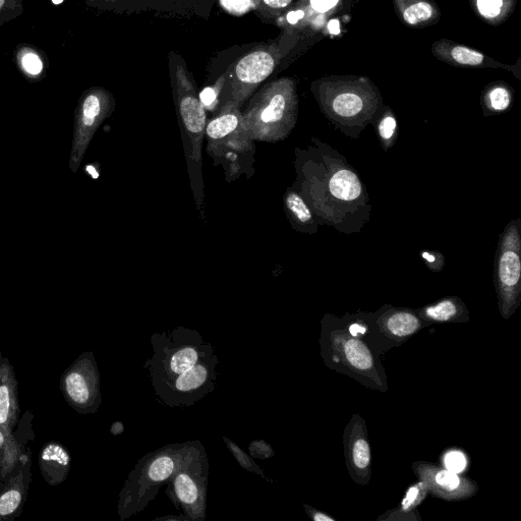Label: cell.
Segmentation results:
<instances>
[{"mask_svg": "<svg viewBox=\"0 0 521 521\" xmlns=\"http://www.w3.org/2000/svg\"><path fill=\"white\" fill-rule=\"evenodd\" d=\"M18 418L17 387L9 367L0 369V428L9 430Z\"/></svg>", "mask_w": 521, "mask_h": 521, "instance_id": "e0dca14e", "label": "cell"}, {"mask_svg": "<svg viewBox=\"0 0 521 521\" xmlns=\"http://www.w3.org/2000/svg\"><path fill=\"white\" fill-rule=\"evenodd\" d=\"M223 441L226 444L228 450L236 458L239 465L247 472L260 476L267 482H273L269 479L265 472L257 465L254 458L247 454L240 446H238L233 440H229L227 437H223Z\"/></svg>", "mask_w": 521, "mask_h": 521, "instance_id": "603a6c76", "label": "cell"}, {"mask_svg": "<svg viewBox=\"0 0 521 521\" xmlns=\"http://www.w3.org/2000/svg\"><path fill=\"white\" fill-rule=\"evenodd\" d=\"M249 452L253 458L266 460L275 456L272 446L265 440H254L249 445Z\"/></svg>", "mask_w": 521, "mask_h": 521, "instance_id": "1f68e13d", "label": "cell"}, {"mask_svg": "<svg viewBox=\"0 0 521 521\" xmlns=\"http://www.w3.org/2000/svg\"><path fill=\"white\" fill-rule=\"evenodd\" d=\"M191 444L192 441L169 444L139 459L120 494L119 515L123 521L142 512L155 499Z\"/></svg>", "mask_w": 521, "mask_h": 521, "instance_id": "277c9868", "label": "cell"}, {"mask_svg": "<svg viewBox=\"0 0 521 521\" xmlns=\"http://www.w3.org/2000/svg\"><path fill=\"white\" fill-rule=\"evenodd\" d=\"M422 258L433 271H439L443 267V257L437 253L423 252Z\"/></svg>", "mask_w": 521, "mask_h": 521, "instance_id": "836d02e7", "label": "cell"}, {"mask_svg": "<svg viewBox=\"0 0 521 521\" xmlns=\"http://www.w3.org/2000/svg\"><path fill=\"white\" fill-rule=\"evenodd\" d=\"M503 7V0H478L480 13L486 18L499 16Z\"/></svg>", "mask_w": 521, "mask_h": 521, "instance_id": "d6a6232c", "label": "cell"}, {"mask_svg": "<svg viewBox=\"0 0 521 521\" xmlns=\"http://www.w3.org/2000/svg\"><path fill=\"white\" fill-rule=\"evenodd\" d=\"M378 133L382 145H384L386 149L393 145L397 136V122L393 115L388 114L381 120L378 126Z\"/></svg>", "mask_w": 521, "mask_h": 521, "instance_id": "83f0119b", "label": "cell"}, {"mask_svg": "<svg viewBox=\"0 0 521 521\" xmlns=\"http://www.w3.org/2000/svg\"><path fill=\"white\" fill-rule=\"evenodd\" d=\"M329 191L333 197L346 202L358 200L363 188L356 173L349 168L337 170L329 182Z\"/></svg>", "mask_w": 521, "mask_h": 521, "instance_id": "ffe728a7", "label": "cell"}, {"mask_svg": "<svg viewBox=\"0 0 521 521\" xmlns=\"http://www.w3.org/2000/svg\"><path fill=\"white\" fill-rule=\"evenodd\" d=\"M115 109L113 95L103 87H91L79 99L75 110V123L70 169L77 173L88 148L102 124Z\"/></svg>", "mask_w": 521, "mask_h": 521, "instance_id": "9c48e42d", "label": "cell"}, {"mask_svg": "<svg viewBox=\"0 0 521 521\" xmlns=\"http://www.w3.org/2000/svg\"><path fill=\"white\" fill-rule=\"evenodd\" d=\"M347 470L360 485H368L372 475V453L364 419L355 415L344 432Z\"/></svg>", "mask_w": 521, "mask_h": 521, "instance_id": "5bb4252c", "label": "cell"}, {"mask_svg": "<svg viewBox=\"0 0 521 521\" xmlns=\"http://www.w3.org/2000/svg\"><path fill=\"white\" fill-rule=\"evenodd\" d=\"M520 220H514L501 236L495 261V284L503 319H509L521 301Z\"/></svg>", "mask_w": 521, "mask_h": 521, "instance_id": "ba28073f", "label": "cell"}, {"mask_svg": "<svg viewBox=\"0 0 521 521\" xmlns=\"http://www.w3.org/2000/svg\"><path fill=\"white\" fill-rule=\"evenodd\" d=\"M65 390L74 407L95 413L101 404L100 381L92 354L83 356L65 379Z\"/></svg>", "mask_w": 521, "mask_h": 521, "instance_id": "7c38bea8", "label": "cell"}, {"mask_svg": "<svg viewBox=\"0 0 521 521\" xmlns=\"http://www.w3.org/2000/svg\"><path fill=\"white\" fill-rule=\"evenodd\" d=\"M218 364L219 360L214 352L209 353L193 368L154 391L168 408H191L214 391Z\"/></svg>", "mask_w": 521, "mask_h": 521, "instance_id": "30bf717a", "label": "cell"}, {"mask_svg": "<svg viewBox=\"0 0 521 521\" xmlns=\"http://www.w3.org/2000/svg\"><path fill=\"white\" fill-rule=\"evenodd\" d=\"M205 139L207 154L214 166H221L227 184L256 172V142L250 137L243 119L242 108L227 102L208 121Z\"/></svg>", "mask_w": 521, "mask_h": 521, "instance_id": "7a4b0ae2", "label": "cell"}, {"mask_svg": "<svg viewBox=\"0 0 521 521\" xmlns=\"http://www.w3.org/2000/svg\"><path fill=\"white\" fill-rule=\"evenodd\" d=\"M417 514L414 512H403L396 509H393L392 511L388 512L386 516H382L379 519L383 520H416ZM420 518V517H419Z\"/></svg>", "mask_w": 521, "mask_h": 521, "instance_id": "e575fe53", "label": "cell"}, {"mask_svg": "<svg viewBox=\"0 0 521 521\" xmlns=\"http://www.w3.org/2000/svg\"><path fill=\"white\" fill-rule=\"evenodd\" d=\"M168 70L191 188L197 208L202 210L205 197L202 150L208 123L207 111L200 100L195 80L184 57L171 51L168 56Z\"/></svg>", "mask_w": 521, "mask_h": 521, "instance_id": "6da1fadb", "label": "cell"}, {"mask_svg": "<svg viewBox=\"0 0 521 521\" xmlns=\"http://www.w3.org/2000/svg\"><path fill=\"white\" fill-rule=\"evenodd\" d=\"M15 62L24 77L31 83L40 82L46 76V56L34 46L23 44L16 48Z\"/></svg>", "mask_w": 521, "mask_h": 521, "instance_id": "ac0fdd59", "label": "cell"}, {"mask_svg": "<svg viewBox=\"0 0 521 521\" xmlns=\"http://www.w3.org/2000/svg\"><path fill=\"white\" fill-rule=\"evenodd\" d=\"M125 432V427L122 422L114 423L110 429V433L114 436L122 435Z\"/></svg>", "mask_w": 521, "mask_h": 521, "instance_id": "b9f144b4", "label": "cell"}, {"mask_svg": "<svg viewBox=\"0 0 521 521\" xmlns=\"http://www.w3.org/2000/svg\"><path fill=\"white\" fill-rule=\"evenodd\" d=\"M307 514L314 520V521H335V519L331 516H329L327 513L322 512L320 510H317L313 507H310L309 505H304Z\"/></svg>", "mask_w": 521, "mask_h": 521, "instance_id": "d590c367", "label": "cell"}, {"mask_svg": "<svg viewBox=\"0 0 521 521\" xmlns=\"http://www.w3.org/2000/svg\"><path fill=\"white\" fill-rule=\"evenodd\" d=\"M265 5L273 9H284L291 5L292 0H263Z\"/></svg>", "mask_w": 521, "mask_h": 521, "instance_id": "8d00e7d4", "label": "cell"}, {"mask_svg": "<svg viewBox=\"0 0 521 521\" xmlns=\"http://www.w3.org/2000/svg\"><path fill=\"white\" fill-rule=\"evenodd\" d=\"M284 210L287 218L297 229H302L314 223L313 213L305 198L296 190L288 189L283 197Z\"/></svg>", "mask_w": 521, "mask_h": 521, "instance_id": "44dd1931", "label": "cell"}, {"mask_svg": "<svg viewBox=\"0 0 521 521\" xmlns=\"http://www.w3.org/2000/svg\"><path fill=\"white\" fill-rule=\"evenodd\" d=\"M288 43L286 37H281L245 54L231 66L216 86L219 91V109L229 101L242 108L258 87L273 74L287 51Z\"/></svg>", "mask_w": 521, "mask_h": 521, "instance_id": "8992f818", "label": "cell"}, {"mask_svg": "<svg viewBox=\"0 0 521 521\" xmlns=\"http://www.w3.org/2000/svg\"><path fill=\"white\" fill-rule=\"evenodd\" d=\"M413 469L420 481L426 484L429 494L445 501H465L474 497L479 486L475 481L461 477L445 468L426 461H418Z\"/></svg>", "mask_w": 521, "mask_h": 521, "instance_id": "8fae6325", "label": "cell"}, {"mask_svg": "<svg viewBox=\"0 0 521 521\" xmlns=\"http://www.w3.org/2000/svg\"><path fill=\"white\" fill-rule=\"evenodd\" d=\"M24 2L25 0H0V27L23 15Z\"/></svg>", "mask_w": 521, "mask_h": 521, "instance_id": "d4e9b609", "label": "cell"}, {"mask_svg": "<svg viewBox=\"0 0 521 521\" xmlns=\"http://www.w3.org/2000/svg\"><path fill=\"white\" fill-rule=\"evenodd\" d=\"M225 4L229 8L241 11L242 8L246 7L247 0H225Z\"/></svg>", "mask_w": 521, "mask_h": 521, "instance_id": "60d3db41", "label": "cell"}, {"mask_svg": "<svg viewBox=\"0 0 521 521\" xmlns=\"http://www.w3.org/2000/svg\"><path fill=\"white\" fill-rule=\"evenodd\" d=\"M364 108V100L355 93H341L332 101V110L340 119H357Z\"/></svg>", "mask_w": 521, "mask_h": 521, "instance_id": "7402d4cb", "label": "cell"}, {"mask_svg": "<svg viewBox=\"0 0 521 521\" xmlns=\"http://www.w3.org/2000/svg\"><path fill=\"white\" fill-rule=\"evenodd\" d=\"M154 521H191L188 516L181 513L180 515H167L161 516L154 519Z\"/></svg>", "mask_w": 521, "mask_h": 521, "instance_id": "ab89813d", "label": "cell"}, {"mask_svg": "<svg viewBox=\"0 0 521 521\" xmlns=\"http://www.w3.org/2000/svg\"><path fill=\"white\" fill-rule=\"evenodd\" d=\"M209 459L203 444H192L175 473L166 484V495L191 521H205L207 516Z\"/></svg>", "mask_w": 521, "mask_h": 521, "instance_id": "52a82bcc", "label": "cell"}, {"mask_svg": "<svg viewBox=\"0 0 521 521\" xmlns=\"http://www.w3.org/2000/svg\"><path fill=\"white\" fill-rule=\"evenodd\" d=\"M428 494L426 484L420 481L408 489L397 509L408 513L414 512L424 502Z\"/></svg>", "mask_w": 521, "mask_h": 521, "instance_id": "cb8c5ba5", "label": "cell"}, {"mask_svg": "<svg viewBox=\"0 0 521 521\" xmlns=\"http://www.w3.org/2000/svg\"><path fill=\"white\" fill-rule=\"evenodd\" d=\"M445 469L460 474L466 470L468 461L465 454L460 451L452 450L444 458Z\"/></svg>", "mask_w": 521, "mask_h": 521, "instance_id": "f546056e", "label": "cell"}, {"mask_svg": "<svg viewBox=\"0 0 521 521\" xmlns=\"http://www.w3.org/2000/svg\"><path fill=\"white\" fill-rule=\"evenodd\" d=\"M334 358L358 375L383 389L384 382L377 370L369 347L345 330H335L330 336Z\"/></svg>", "mask_w": 521, "mask_h": 521, "instance_id": "4fadbf2b", "label": "cell"}, {"mask_svg": "<svg viewBox=\"0 0 521 521\" xmlns=\"http://www.w3.org/2000/svg\"><path fill=\"white\" fill-rule=\"evenodd\" d=\"M151 345L153 356L144 368L149 372L154 390L171 383L205 355L214 352L211 343L206 342L198 331L183 326L154 333Z\"/></svg>", "mask_w": 521, "mask_h": 521, "instance_id": "5b68a950", "label": "cell"}, {"mask_svg": "<svg viewBox=\"0 0 521 521\" xmlns=\"http://www.w3.org/2000/svg\"><path fill=\"white\" fill-rule=\"evenodd\" d=\"M335 5L334 0H313V6L318 11H325Z\"/></svg>", "mask_w": 521, "mask_h": 521, "instance_id": "f35d334b", "label": "cell"}, {"mask_svg": "<svg viewBox=\"0 0 521 521\" xmlns=\"http://www.w3.org/2000/svg\"><path fill=\"white\" fill-rule=\"evenodd\" d=\"M453 60L463 66H479L484 61V55L468 47L456 46L452 49Z\"/></svg>", "mask_w": 521, "mask_h": 521, "instance_id": "484cf974", "label": "cell"}, {"mask_svg": "<svg viewBox=\"0 0 521 521\" xmlns=\"http://www.w3.org/2000/svg\"><path fill=\"white\" fill-rule=\"evenodd\" d=\"M467 308L456 298H447L420 311V318L428 323H450L465 320Z\"/></svg>", "mask_w": 521, "mask_h": 521, "instance_id": "d6986e66", "label": "cell"}, {"mask_svg": "<svg viewBox=\"0 0 521 521\" xmlns=\"http://www.w3.org/2000/svg\"><path fill=\"white\" fill-rule=\"evenodd\" d=\"M433 16V7L428 3H418L403 13V19L410 25H417L431 19Z\"/></svg>", "mask_w": 521, "mask_h": 521, "instance_id": "4316f807", "label": "cell"}, {"mask_svg": "<svg viewBox=\"0 0 521 521\" xmlns=\"http://www.w3.org/2000/svg\"><path fill=\"white\" fill-rule=\"evenodd\" d=\"M243 112L245 127L257 143L285 140L298 121V96L292 80L280 79L255 92Z\"/></svg>", "mask_w": 521, "mask_h": 521, "instance_id": "3957f363", "label": "cell"}, {"mask_svg": "<svg viewBox=\"0 0 521 521\" xmlns=\"http://www.w3.org/2000/svg\"><path fill=\"white\" fill-rule=\"evenodd\" d=\"M490 106L495 111L506 110L511 102L508 91L504 88H496L489 94Z\"/></svg>", "mask_w": 521, "mask_h": 521, "instance_id": "4dcf8cb0", "label": "cell"}, {"mask_svg": "<svg viewBox=\"0 0 521 521\" xmlns=\"http://www.w3.org/2000/svg\"><path fill=\"white\" fill-rule=\"evenodd\" d=\"M7 430H0V452L3 453V451H6L7 453V456L10 455V448L12 447L9 443V440H8V437L7 435L9 434L8 432H5Z\"/></svg>", "mask_w": 521, "mask_h": 521, "instance_id": "74e56055", "label": "cell"}, {"mask_svg": "<svg viewBox=\"0 0 521 521\" xmlns=\"http://www.w3.org/2000/svg\"><path fill=\"white\" fill-rule=\"evenodd\" d=\"M22 502V494L13 489L0 496V515L7 516L14 513Z\"/></svg>", "mask_w": 521, "mask_h": 521, "instance_id": "f1b7e54d", "label": "cell"}, {"mask_svg": "<svg viewBox=\"0 0 521 521\" xmlns=\"http://www.w3.org/2000/svg\"><path fill=\"white\" fill-rule=\"evenodd\" d=\"M70 465L68 451L59 444H48L40 453V469L52 485L60 484L67 478Z\"/></svg>", "mask_w": 521, "mask_h": 521, "instance_id": "2e32d148", "label": "cell"}, {"mask_svg": "<svg viewBox=\"0 0 521 521\" xmlns=\"http://www.w3.org/2000/svg\"><path fill=\"white\" fill-rule=\"evenodd\" d=\"M51 2L54 4V5H61L65 2V0H51Z\"/></svg>", "mask_w": 521, "mask_h": 521, "instance_id": "7bdbcfd3", "label": "cell"}, {"mask_svg": "<svg viewBox=\"0 0 521 521\" xmlns=\"http://www.w3.org/2000/svg\"><path fill=\"white\" fill-rule=\"evenodd\" d=\"M380 330L395 341H404L418 333L423 323L420 317L410 310H391L378 319Z\"/></svg>", "mask_w": 521, "mask_h": 521, "instance_id": "9a60e30c", "label": "cell"}]
</instances>
